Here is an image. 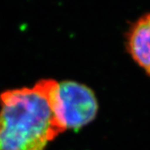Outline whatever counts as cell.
Here are the masks:
<instances>
[{
    "instance_id": "obj_2",
    "label": "cell",
    "mask_w": 150,
    "mask_h": 150,
    "mask_svg": "<svg viewBox=\"0 0 150 150\" xmlns=\"http://www.w3.org/2000/svg\"><path fill=\"white\" fill-rule=\"evenodd\" d=\"M59 95L68 129H80L95 118L98 106L88 87L74 81H63L59 83Z\"/></svg>"
},
{
    "instance_id": "obj_1",
    "label": "cell",
    "mask_w": 150,
    "mask_h": 150,
    "mask_svg": "<svg viewBox=\"0 0 150 150\" xmlns=\"http://www.w3.org/2000/svg\"><path fill=\"white\" fill-rule=\"evenodd\" d=\"M67 129L56 80L0 94V150H43Z\"/></svg>"
},
{
    "instance_id": "obj_3",
    "label": "cell",
    "mask_w": 150,
    "mask_h": 150,
    "mask_svg": "<svg viewBox=\"0 0 150 150\" xmlns=\"http://www.w3.org/2000/svg\"><path fill=\"white\" fill-rule=\"evenodd\" d=\"M129 48L136 63L150 75V14L140 18L132 28Z\"/></svg>"
}]
</instances>
